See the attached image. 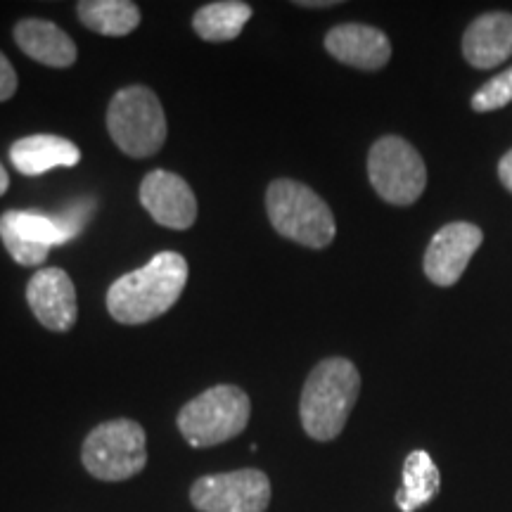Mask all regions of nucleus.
<instances>
[{"instance_id":"obj_1","label":"nucleus","mask_w":512,"mask_h":512,"mask_svg":"<svg viewBox=\"0 0 512 512\" xmlns=\"http://www.w3.org/2000/svg\"><path fill=\"white\" fill-rule=\"evenodd\" d=\"M188 285V261L178 252H159L136 271L121 275L107 290V311L121 325L157 320Z\"/></svg>"},{"instance_id":"obj_2","label":"nucleus","mask_w":512,"mask_h":512,"mask_svg":"<svg viewBox=\"0 0 512 512\" xmlns=\"http://www.w3.org/2000/svg\"><path fill=\"white\" fill-rule=\"evenodd\" d=\"M361 394V375L349 358H323L306 377L302 399H299V418L304 432L313 441H332L347 427Z\"/></svg>"},{"instance_id":"obj_3","label":"nucleus","mask_w":512,"mask_h":512,"mask_svg":"<svg viewBox=\"0 0 512 512\" xmlns=\"http://www.w3.org/2000/svg\"><path fill=\"white\" fill-rule=\"evenodd\" d=\"M266 214L273 230L297 245L323 249L337 235L335 214L309 185L278 178L266 188Z\"/></svg>"},{"instance_id":"obj_4","label":"nucleus","mask_w":512,"mask_h":512,"mask_svg":"<svg viewBox=\"0 0 512 512\" xmlns=\"http://www.w3.org/2000/svg\"><path fill=\"white\" fill-rule=\"evenodd\" d=\"M252 399L235 384H216L204 389L178 411L176 425L192 448L221 446L240 437L249 425Z\"/></svg>"},{"instance_id":"obj_5","label":"nucleus","mask_w":512,"mask_h":512,"mask_svg":"<svg viewBox=\"0 0 512 512\" xmlns=\"http://www.w3.org/2000/svg\"><path fill=\"white\" fill-rule=\"evenodd\" d=\"M107 131L126 157H155L169 133L162 100L147 86L121 88L107 105Z\"/></svg>"},{"instance_id":"obj_6","label":"nucleus","mask_w":512,"mask_h":512,"mask_svg":"<svg viewBox=\"0 0 512 512\" xmlns=\"http://www.w3.org/2000/svg\"><path fill=\"white\" fill-rule=\"evenodd\" d=\"M81 463L100 482H126L147 465V434L136 420L100 422L81 446Z\"/></svg>"},{"instance_id":"obj_7","label":"nucleus","mask_w":512,"mask_h":512,"mask_svg":"<svg viewBox=\"0 0 512 512\" xmlns=\"http://www.w3.org/2000/svg\"><path fill=\"white\" fill-rule=\"evenodd\" d=\"M368 178L384 202L408 207L427 188V166L411 143L399 136H384L368 152Z\"/></svg>"},{"instance_id":"obj_8","label":"nucleus","mask_w":512,"mask_h":512,"mask_svg":"<svg viewBox=\"0 0 512 512\" xmlns=\"http://www.w3.org/2000/svg\"><path fill=\"white\" fill-rule=\"evenodd\" d=\"M271 479L256 467L204 475L190 486V503L200 512H266Z\"/></svg>"},{"instance_id":"obj_9","label":"nucleus","mask_w":512,"mask_h":512,"mask_svg":"<svg viewBox=\"0 0 512 512\" xmlns=\"http://www.w3.org/2000/svg\"><path fill=\"white\" fill-rule=\"evenodd\" d=\"M0 240L19 266H41L50 249L74 240L60 216L34 209H8L0 216Z\"/></svg>"},{"instance_id":"obj_10","label":"nucleus","mask_w":512,"mask_h":512,"mask_svg":"<svg viewBox=\"0 0 512 512\" xmlns=\"http://www.w3.org/2000/svg\"><path fill=\"white\" fill-rule=\"evenodd\" d=\"M140 204L159 226L188 230L197 221V197L174 171L152 169L140 183Z\"/></svg>"},{"instance_id":"obj_11","label":"nucleus","mask_w":512,"mask_h":512,"mask_svg":"<svg viewBox=\"0 0 512 512\" xmlns=\"http://www.w3.org/2000/svg\"><path fill=\"white\" fill-rule=\"evenodd\" d=\"M27 304L38 323L50 332H69L79 318L74 280L55 266L31 275L27 283Z\"/></svg>"},{"instance_id":"obj_12","label":"nucleus","mask_w":512,"mask_h":512,"mask_svg":"<svg viewBox=\"0 0 512 512\" xmlns=\"http://www.w3.org/2000/svg\"><path fill=\"white\" fill-rule=\"evenodd\" d=\"M482 230L467 221L448 223L430 240L425 252V275L439 287H451L465 273L467 264L482 245Z\"/></svg>"},{"instance_id":"obj_13","label":"nucleus","mask_w":512,"mask_h":512,"mask_svg":"<svg viewBox=\"0 0 512 512\" xmlns=\"http://www.w3.org/2000/svg\"><path fill=\"white\" fill-rule=\"evenodd\" d=\"M325 50L337 62L363 72H377L392 60V41L382 29L368 24H337L325 34Z\"/></svg>"},{"instance_id":"obj_14","label":"nucleus","mask_w":512,"mask_h":512,"mask_svg":"<svg viewBox=\"0 0 512 512\" xmlns=\"http://www.w3.org/2000/svg\"><path fill=\"white\" fill-rule=\"evenodd\" d=\"M12 38L24 55L50 69L72 67L79 57L74 38L57 27L55 22L41 17L19 19L12 29Z\"/></svg>"},{"instance_id":"obj_15","label":"nucleus","mask_w":512,"mask_h":512,"mask_svg":"<svg viewBox=\"0 0 512 512\" xmlns=\"http://www.w3.org/2000/svg\"><path fill=\"white\" fill-rule=\"evenodd\" d=\"M10 162L22 176H43L50 169H72L81 162V150L69 138L53 133H34L10 145Z\"/></svg>"},{"instance_id":"obj_16","label":"nucleus","mask_w":512,"mask_h":512,"mask_svg":"<svg viewBox=\"0 0 512 512\" xmlns=\"http://www.w3.org/2000/svg\"><path fill=\"white\" fill-rule=\"evenodd\" d=\"M465 60L477 69H491L512 55V15L489 12L477 17L463 36Z\"/></svg>"},{"instance_id":"obj_17","label":"nucleus","mask_w":512,"mask_h":512,"mask_svg":"<svg viewBox=\"0 0 512 512\" xmlns=\"http://www.w3.org/2000/svg\"><path fill=\"white\" fill-rule=\"evenodd\" d=\"M441 475L427 451H411L406 463H403V484L396 491L394 503L401 512H418L425 505H430L439 496Z\"/></svg>"},{"instance_id":"obj_18","label":"nucleus","mask_w":512,"mask_h":512,"mask_svg":"<svg viewBox=\"0 0 512 512\" xmlns=\"http://www.w3.org/2000/svg\"><path fill=\"white\" fill-rule=\"evenodd\" d=\"M252 15V5L242 0H216V3L202 5L192 15V31L209 43L235 41Z\"/></svg>"},{"instance_id":"obj_19","label":"nucleus","mask_w":512,"mask_h":512,"mask_svg":"<svg viewBox=\"0 0 512 512\" xmlns=\"http://www.w3.org/2000/svg\"><path fill=\"white\" fill-rule=\"evenodd\" d=\"M76 15L100 36H128L140 27V8L131 0H81Z\"/></svg>"},{"instance_id":"obj_20","label":"nucleus","mask_w":512,"mask_h":512,"mask_svg":"<svg viewBox=\"0 0 512 512\" xmlns=\"http://www.w3.org/2000/svg\"><path fill=\"white\" fill-rule=\"evenodd\" d=\"M512 102V67L503 74L486 81L472 98V110L475 112H494Z\"/></svg>"},{"instance_id":"obj_21","label":"nucleus","mask_w":512,"mask_h":512,"mask_svg":"<svg viewBox=\"0 0 512 512\" xmlns=\"http://www.w3.org/2000/svg\"><path fill=\"white\" fill-rule=\"evenodd\" d=\"M19 88V79L12 62L5 57L3 50H0V102H8L15 98Z\"/></svg>"},{"instance_id":"obj_22","label":"nucleus","mask_w":512,"mask_h":512,"mask_svg":"<svg viewBox=\"0 0 512 512\" xmlns=\"http://www.w3.org/2000/svg\"><path fill=\"white\" fill-rule=\"evenodd\" d=\"M498 178H501V183L512 192V150L508 155H503L501 162H498Z\"/></svg>"},{"instance_id":"obj_23","label":"nucleus","mask_w":512,"mask_h":512,"mask_svg":"<svg viewBox=\"0 0 512 512\" xmlns=\"http://www.w3.org/2000/svg\"><path fill=\"white\" fill-rule=\"evenodd\" d=\"M294 5H299V8H332V5H339L337 0H297Z\"/></svg>"},{"instance_id":"obj_24","label":"nucleus","mask_w":512,"mask_h":512,"mask_svg":"<svg viewBox=\"0 0 512 512\" xmlns=\"http://www.w3.org/2000/svg\"><path fill=\"white\" fill-rule=\"evenodd\" d=\"M8 188H10V176H8V171H5L3 162H0V197L8 192Z\"/></svg>"}]
</instances>
